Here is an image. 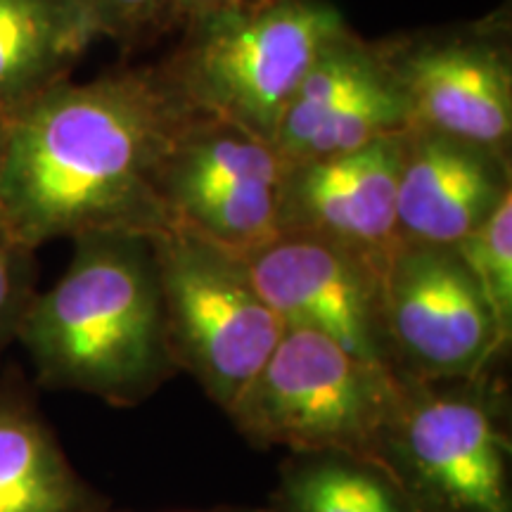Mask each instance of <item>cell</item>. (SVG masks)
<instances>
[{
  "mask_svg": "<svg viewBox=\"0 0 512 512\" xmlns=\"http://www.w3.org/2000/svg\"><path fill=\"white\" fill-rule=\"evenodd\" d=\"M456 252L494 311L505 342L512 339V195L456 245Z\"/></svg>",
  "mask_w": 512,
  "mask_h": 512,
  "instance_id": "obj_17",
  "label": "cell"
},
{
  "mask_svg": "<svg viewBox=\"0 0 512 512\" xmlns=\"http://www.w3.org/2000/svg\"><path fill=\"white\" fill-rule=\"evenodd\" d=\"M408 112V131L444 133L510 152L512 57L503 24L377 43Z\"/></svg>",
  "mask_w": 512,
  "mask_h": 512,
  "instance_id": "obj_9",
  "label": "cell"
},
{
  "mask_svg": "<svg viewBox=\"0 0 512 512\" xmlns=\"http://www.w3.org/2000/svg\"><path fill=\"white\" fill-rule=\"evenodd\" d=\"M382 287L389 354L403 380H465L501 366L510 344L456 247L401 242Z\"/></svg>",
  "mask_w": 512,
  "mask_h": 512,
  "instance_id": "obj_7",
  "label": "cell"
},
{
  "mask_svg": "<svg viewBox=\"0 0 512 512\" xmlns=\"http://www.w3.org/2000/svg\"><path fill=\"white\" fill-rule=\"evenodd\" d=\"M406 380L332 339L285 328L264 368L226 413L256 448L344 451L382 460Z\"/></svg>",
  "mask_w": 512,
  "mask_h": 512,
  "instance_id": "obj_4",
  "label": "cell"
},
{
  "mask_svg": "<svg viewBox=\"0 0 512 512\" xmlns=\"http://www.w3.org/2000/svg\"><path fill=\"white\" fill-rule=\"evenodd\" d=\"M403 138L406 133L347 155L287 164L278 235L299 233L335 242L384 271L401 245L396 195Z\"/></svg>",
  "mask_w": 512,
  "mask_h": 512,
  "instance_id": "obj_12",
  "label": "cell"
},
{
  "mask_svg": "<svg viewBox=\"0 0 512 512\" xmlns=\"http://www.w3.org/2000/svg\"><path fill=\"white\" fill-rule=\"evenodd\" d=\"M5 126H8V117L0 114V147H3V138H5Z\"/></svg>",
  "mask_w": 512,
  "mask_h": 512,
  "instance_id": "obj_22",
  "label": "cell"
},
{
  "mask_svg": "<svg viewBox=\"0 0 512 512\" xmlns=\"http://www.w3.org/2000/svg\"><path fill=\"white\" fill-rule=\"evenodd\" d=\"M95 41L81 0H0V114L72 79Z\"/></svg>",
  "mask_w": 512,
  "mask_h": 512,
  "instance_id": "obj_15",
  "label": "cell"
},
{
  "mask_svg": "<svg viewBox=\"0 0 512 512\" xmlns=\"http://www.w3.org/2000/svg\"><path fill=\"white\" fill-rule=\"evenodd\" d=\"M190 117L159 67L60 81L8 117L0 216L31 249L169 230L159 178Z\"/></svg>",
  "mask_w": 512,
  "mask_h": 512,
  "instance_id": "obj_1",
  "label": "cell"
},
{
  "mask_svg": "<svg viewBox=\"0 0 512 512\" xmlns=\"http://www.w3.org/2000/svg\"><path fill=\"white\" fill-rule=\"evenodd\" d=\"M268 512H420L384 460L344 451L290 453Z\"/></svg>",
  "mask_w": 512,
  "mask_h": 512,
  "instance_id": "obj_16",
  "label": "cell"
},
{
  "mask_svg": "<svg viewBox=\"0 0 512 512\" xmlns=\"http://www.w3.org/2000/svg\"><path fill=\"white\" fill-rule=\"evenodd\" d=\"M247 3H254V0H174V27H183V24L197 17L228 8H240V5Z\"/></svg>",
  "mask_w": 512,
  "mask_h": 512,
  "instance_id": "obj_20",
  "label": "cell"
},
{
  "mask_svg": "<svg viewBox=\"0 0 512 512\" xmlns=\"http://www.w3.org/2000/svg\"><path fill=\"white\" fill-rule=\"evenodd\" d=\"M264 302L285 328L323 335L366 361L392 366L382 268L313 235L280 233L245 254Z\"/></svg>",
  "mask_w": 512,
  "mask_h": 512,
  "instance_id": "obj_10",
  "label": "cell"
},
{
  "mask_svg": "<svg viewBox=\"0 0 512 512\" xmlns=\"http://www.w3.org/2000/svg\"><path fill=\"white\" fill-rule=\"evenodd\" d=\"M95 38L138 46L159 31L174 27V0H81Z\"/></svg>",
  "mask_w": 512,
  "mask_h": 512,
  "instance_id": "obj_19",
  "label": "cell"
},
{
  "mask_svg": "<svg viewBox=\"0 0 512 512\" xmlns=\"http://www.w3.org/2000/svg\"><path fill=\"white\" fill-rule=\"evenodd\" d=\"M164 79L192 114L273 143L313 62L349 31L330 0H254L183 24Z\"/></svg>",
  "mask_w": 512,
  "mask_h": 512,
  "instance_id": "obj_3",
  "label": "cell"
},
{
  "mask_svg": "<svg viewBox=\"0 0 512 512\" xmlns=\"http://www.w3.org/2000/svg\"><path fill=\"white\" fill-rule=\"evenodd\" d=\"M406 131V105L380 46L349 29L299 83L273 147L287 162H304L347 155Z\"/></svg>",
  "mask_w": 512,
  "mask_h": 512,
  "instance_id": "obj_11",
  "label": "cell"
},
{
  "mask_svg": "<svg viewBox=\"0 0 512 512\" xmlns=\"http://www.w3.org/2000/svg\"><path fill=\"white\" fill-rule=\"evenodd\" d=\"M72 242L67 271L31 299L17 342L41 387L138 406L178 375L152 235L91 233Z\"/></svg>",
  "mask_w": 512,
  "mask_h": 512,
  "instance_id": "obj_2",
  "label": "cell"
},
{
  "mask_svg": "<svg viewBox=\"0 0 512 512\" xmlns=\"http://www.w3.org/2000/svg\"><path fill=\"white\" fill-rule=\"evenodd\" d=\"M36 292V249L24 245L0 216V361L17 342Z\"/></svg>",
  "mask_w": 512,
  "mask_h": 512,
  "instance_id": "obj_18",
  "label": "cell"
},
{
  "mask_svg": "<svg viewBox=\"0 0 512 512\" xmlns=\"http://www.w3.org/2000/svg\"><path fill=\"white\" fill-rule=\"evenodd\" d=\"M508 392L496 370L413 382L382 460L420 512H512Z\"/></svg>",
  "mask_w": 512,
  "mask_h": 512,
  "instance_id": "obj_5",
  "label": "cell"
},
{
  "mask_svg": "<svg viewBox=\"0 0 512 512\" xmlns=\"http://www.w3.org/2000/svg\"><path fill=\"white\" fill-rule=\"evenodd\" d=\"M166 342L223 413L278 347L285 325L256 290L245 256L183 228L152 235Z\"/></svg>",
  "mask_w": 512,
  "mask_h": 512,
  "instance_id": "obj_6",
  "label": "cell"
},
{
  "mask_svg": "<svg viewBox=\"0 0 512 512\" xmlns=\"http://www.w3.org/2000/svg\"><path fill=\"white\" fill-rule=\"evenodd\" d=\"M183 512H268V510L254 508V505H216V508H207V510H183Z\"/></svg>",
  "mask_w": 512,
  "mask_h": 512,
  "instance_id": "obj_21",
  "label": "cell"
},
{
  "mask_svg": "<svg viewBox=\"0 0 512 512\" xmlns=\"http://www.w3.org/2000/svg\"><path fill=\"white\" fill-rule=\"evenodd\" d=\"M512 195L510 152L411 128L396 195L401 242L456 247Z\"/></svg>",
  "mask_w": 512,
  "mask_h": 512,
  "instance_id": "obj_13",
  "label": "cell"
},
{
  "mask_svg": "<svg viewBox=\"0 0 512 512\" xmlns=\"http://www.w3.org/2000/svg\"><path fill=\"white\" fill-rule=\"evenodd\" d=\"M287 159L273 143L192 114L166 157L159 195L171 228L245 256L278 235Z\"/></svg>",
  "mask_w": 512,
  "mask_h": 512,
  "instance_id": "obj_8",
  "label": "cell"
},
{
  "mask_svg": "<svg viewBox=\"0 0 512 512\" xmlns=\"http://www.w3.org/2000/svg\"><path fill=\"white\" fill-rule=\"evenodd\" d=\"M110 510L69 463L27 380L0 368V512Z\"/></svg>",
  "mask_w": 512,
  "mask_h": 512,
  "instance_id": "obj_14",
  "label": "cell"
}]
</instances>
